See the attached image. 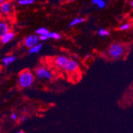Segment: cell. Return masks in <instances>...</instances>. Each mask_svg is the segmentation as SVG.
Listing matches in <instances>:
<instances>
[{"label":"cell","instance_id":"cell-1","mask_svg":"<svg viewBox=\"0 0 133 133\" xmlns=\"http://www.w3.org/2000/svg\"><path fill=\"white\" fill-rule=\"evenodd\" d=\"M35 80L33 73L29 70H23L19 74L18 84L22 89H27L33 85Z\"/></svg>","mask_w":133,"mask_h":133},{"label":"cell","instance_id":"cell-16","mask_svg":"<svg viewBox=\"0 0 133 133\" xmlns=\"http://www.w3.org/2000/svg\"><path fill=\"white\" fill-rule=\"evenodd\" d=\"M35 0H19L18 3L22 5H27L34 3Z\"/></svg>","mask_w":133,"mask_h":133},{"label":"cell","instance_id":"cell-11","mask_svg":"<svg viewBox=\"0 0 133 133\" xmlns=\"http://www.w3.org/2000/svg\"><path fill=\"white\" fill-rule=\"evenodd\" d=\"M41 48H42V44L38 43L37 45L29 49V54H35V53H39L41 51Z\"/></svg>","mask_w":133,"mask_h":133},{"label":"cell","instance_id":"cell-3","mask_svg":"<svg viewBox=\"0 0 133 133\" xmlns=\"http://www.w3.org/2000/svg\"><path fill=\"white\" fill-rule=\"evenodd\" d=\"M35 75L40 79L51 80L53 78V75L49 70L43 66H39L35 70Z\"/></svg>","mask_w":133,"mask_h":133},{"label":"cell","instance_id":"cell-22","mask_svg":"<svg viewBox=\"0 0 133 133\" xmlns=\"http://www.w3.org/2000/svg\"><path fill=\"white\" fill-rule=\"evenodd\" d=\"M16 133H25V132L23 131H21V130H20V131H17Z\"/></svg>","mask_w":133,"mask_h":133},{"label":"cell","instance_id":"cell-9","mask_svg":"<svg viewBox=\"0 0 133 133\" xmlns=\"http://www.w3.org/2000/svg\"><path fill=\"white\" fill-rule=\"evenodd\" d=\"M15 37V33L12 31H9L8 33H7L4 36L2 37L0 40H1V42L3 44L8 43L9 42H10L11 40L14 39V38Z\"/></svg>","mask_w":133,"mask_h":133},{"label":"cell","instance_id":"cell-20","mask_svg":"<svg viewBox=\"0 0 133 133\" xmlns=\"http://www.w3.org/2000/svg\"><path fill=\"white\" fill-rule=\"evenodd\" d=\"M26 120H27V117H26L25 116H21V118H20V122H21V123H23V122H25Z\"/></svg>","mask_w":133,"mask_h":133},{"label":"cell","instance_id":"cell-21","mask_svg":"<svg viewBox=\"0 0 133 133\" xmlns=\"http://www.w3.org/2000/svg\"><path fill=\"white\" fill-rule=\"evenodd\" d=\"M11 118H12V120H17V115L16 113H13L12 115H11Z\"/></svg>","mask_w":133,"mask_h":133},{"label":"cell","instance_id":"cell-23","mask_svg":"<svg viewBox=\"0 0 133 133\" xmlns=\"http://www.w3.org/2000/svg\"><path fill=\"white\" fill-rule=\"evenodd\" d=\"M4 1H5V0H0V5L2 4V3H3V2H4Z\"/></svg>","mask_w":133,"mask_h":133},{"label":"cell","instance_id":"cell-7","mask_svg":"<svg viewBox=\"0 0 133 133\" xmlns=\"http://www.w3.org/2000/svg\"><path fill=\"white\" fill-rule=\"evenodd\" d=\"M68 61L69 59L66 57L63 56V55H59V56H57L55 58V64H56V65L58 67L64 70Z\"/></svg>","mask_w":133,"mask_h":133},{"label":"cell","instance_id":"cell-13","mask_svg":"<svg viewBox=\"0 0 133 133\" xmlns=\"http://www.w3.org/2000/svg\"><path fill=\"white\" fill-rule=\"evenodd\" d=\"M47 36L48 37L49 39H53L55 40H59L61 39V35H59L58 33H56V32H49L47 33Z\"/></svg>","mask_w":133,"mask_h":133},{"label":"cell","instance_id":"cell-8","mask_svg":"<svg viewBox=\"0 0 133 133\" xmlns=\"http://www.w3.org/2000/svg\"><path fill=\"white\" fill-rule=\"evenodd\" d=\"M9 31V27L5 21H0V39Z\"/></svg>","mask_w":133,"mask_h":133},{"label":"cell","instance_id":"cell-6","mask_svg":"<svg viewBox=\"0 0 133 133\" xmlns=\"http://www.w3.org/2000/svg\"><path fill=\"white\" fill-rule=\"evenodd\" d=\"M12 9V4L9 1H5L0 5V12L3 15H8L11 13Z\"/></svg>","mask_w":133,"mask_h":133},{"label":"cell","instance_id":"cell-12","mask_svg":"<svg viewBox=\"0 0 133 133\" xmlns=\"http://www.w3.org/2000/svg\"><path fill=\"white\" fill-rule=\"evenodd\" d=\"M85 21V18H80V17H76L74 19L72 20L71 23H69V27H73L76 25L80 24Z\"/></svg>","mask_w":133,"mask_h":133},{"label":"cell","instance_id":"cell-24","mask_svg":"<svg viewBox=\"0 0 133 133\" xmlns=\"http://www.w3.org/2000/svg\"><path fill=\"white\" fill-rule=\"evenodd\" d=\"M131 6L132 7V8H133V1H132V2H131Z\"/></svg>","mask_w":133,"mask_h":133},{"label":"cell","instance_id":"cell-25","mask_svg":"<svg viewBox=\"0 0 133 133\" xmlns=\"http://www.w3.org/2000/svg\"><path fill=\"white\" fill-rule=\"evenodd\" d=\"M69 2H71V1H73V0H68Z\"/></svg>","mask_w":133,"mask_h":133},{"label":"cell","instance_id":"cell-4","mask_svg":"<svg viewBox=\"0 0 133 133\" xmlns=\"http://www.w3.org/2000/svg\"><path fill=\"white\" fill-rule=\"evenodd\" d=\"M39 42V39L37 35H28L24 39L25 46L29 49L37 45Z\"/></svg>","mask_w":133,"mask_h":133},{"label":"cell","instance_id":"cell-19","mask_svg":"<svg viewBox=\"0 0 133 133\" xmlns=\"http://www.w3.org/2000/svg\"><path fill=\"white\" fill-rule=\"evenodd\" d=\"M39 41H46V40H47L49 38L46 35H42L39 36Z\"/></svg>","mask_w":133,"mask_h":133},{"label":"cell","instance_id":"cell-14","mask_svg":"<svg viewBox=\"0 0 133 133\" xmlns=\"http://www.w3.org/2000/svg\"><path fill=\"white\" fill-rule=\"evenodd\" d=\"M36 34L39 35H47V33H49V30L45 28V27H40L39 29L36 30Z\"/></svg>","mask_w":133,"mask_h":133},{"label":"cell","instance_id":"cell-15","mask_svg":"<svg viewBox=\"0 0 133 133\" xmlns=\"http://www.w3.org/2000/svg\"><path fill=\"white\" fill-rule=\"evenodd\" d=\"M98 35L101 37H105V36H109L110 35V32L109 31L106 30V29H103V28H101L99 29L98 31Z\"/></svg>","mask_w":133,"mask_h":133},{"label":"cell","instance_id":"cell-18","mask_svg":"<svg viewBox=\"0 0 133 133\" xmlns=\"http://www.w3.org/2000/svg\"><path fill=\"white\" fill-rule=\"evenodd\" d=\"M97 5L100 8H104L106 6V3H105V2L103 1V0H101V1L97 3Z\"/></svg>","mask_w":133,"mask_h":133},{"label":"cell","instance_id":"cell-17","mask_svg":"<svg viewBox=\"0 0 133 133\" xmlns=\"http://www.w3.org/2000/svg\"><path fill=\"white\" fill-rule=\"evenodd\" d=\"M131 27L130 23H124V24H123L122 25L120 26L119 29L121 31H127L128 29H129Z\"/></svg>","mask_w":133,"mask_h":133},{"label":"cell","instance_id":"cell-2","mask_svg":"<svg viewBox=\"0 0 133 133\" xmlns=\"http://www.w3.org/2000/svg\"><path fill=\"white\" fill-rule=\"evenodd\" d=\"M124 47L119 43L112 44L109 48L108 52L110 57H112L114 59H118L124 53Z\"/></svg>","mask_w":133,"mask_h":133},{"label":"cell","instance_id":"cell-5","mask_svg":"<svg viewBox=\"0 0 133 133\" xmlns=\"http://www.w3.org/2000/svg\"><path fill=\"white\" fill-rule=\"evenodd\" d=\"M79 65L77 61L74 59H69L64 70L68 73H73L77 71V69H79Z\"/></svg>","mask_w":133,"mask_h":133},{"label":"cell","instance_id":"cell-10","mask_svg":"<svg viewBox=\"0 0 133 133\" xmlns=\"http://www.w3.org/2000/svg\"><path fill=\"white\" fill-rule=\"evenodd\" d=\"M17 59V58L15 56H13V55H9V56L5 57L2 59V62L4 64L5 66H8L9 64L12 63L14 61H15Z\"/></svg>","mask_w":133,"mask_h":133}]
</instances>
